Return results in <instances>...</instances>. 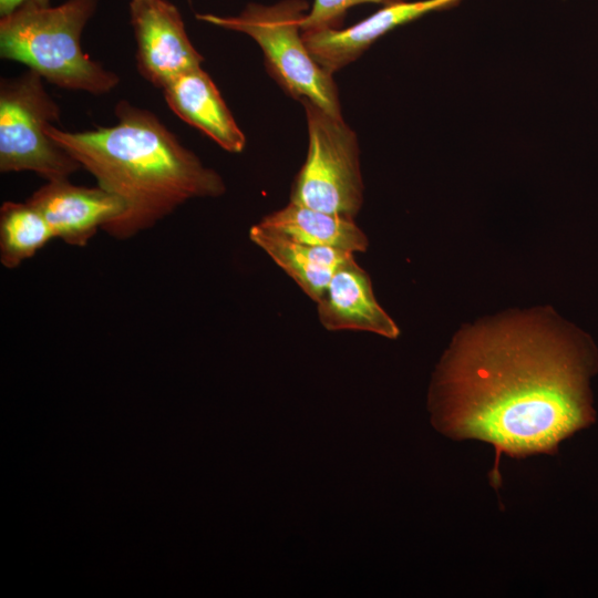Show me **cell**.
Segmentation results:
<instances>
[{
	"mask_svg": "<svg viewBox=\"0 0 598 598\" xmlns=\"http://www.w3.org/2000/svg\"><path fill=\"white\" fill-rule=\"evenodd\" d=\"M595 353L532 324L487 328L447 358L433 416L441 431L492 443L514 456L551 452L595 421Z\"/></svg>",
	"mask_w": 598,
	"mask_h": 598,
	"instance_id": "obj_1",
	"label": "cell"
},
{
	"mask_svg": "<svg viewBox=\"0 0 598 598\" xmlns=\"http://www.w3.org/2000/svg\"><path fill=\"white\" fill-rule=\"evenodd\" d=\"M114 113L117 122L111 126L82 132L48 128L100 187L125 203L124 215L103 229L109 235L131 238L189 199L225 193L220 175L205 166L152 111L122 100Z\"/></svg>",
	"mask_w": 598,
	"mask_h": 598,
	"instance_id": "obj_2",
	"label": "cell"
},
{
	"mask_svg": "<svg viewBox=\"0 0 598 598\" xmlns=\"http://www.w3.org/2000/svg\"><path fill=\"white\" fill-rule=\"evenodd\" d=\"M97 0H66L59 6L25 1L0 19V56L37 72L65 90L94 95L111 92L120 76L83 52L81 37Z\"/></svg>",
	"mask_w": 598,
	"mask_h": 598,
	"instance_id": "obj_3",
	"label": "cell"
},
{
	"mask_svg": "<svg viewBox=\"0 0 598 598\" xmlns=\"http://www.w3.org/2000/svg\"><path fill=\"white\" fill-rule=\"evenodd\" d=\"M310 7L306 0L248 3L236 16L197 13L196 19L250 37L260 47L269 74L290 96L342 117L332 74L316 62L302 39L301 23Z\"/></svg>",
	"mask_w": 598,
	"mask_h": 598,
	"instance_id": "obj_4",
	"label": "cell"
},
{
	"mask_svg": "<svg viewBox=\"0 0 598 598\" xmlns=\"http://www.w3.org/2000/svg\"><path fill=\"white\" fill-rule=\"evenodd\" d=\"M34 71L0 81V172H32L47 181L69 179L81 167L48 128L61 109Z\"/></svg>",
	"mask_w": 598,
	"mask_h": 598,
	"instance_id": "obj_5",
	"label": "cell"
},
{
	"mask_svg": "<svg viewBox=\"0 0 598 598\" xmlns=\"http://www.w3.org/2000/svg\"><path fill=\"white\" fill-rule=\"evenodd\" d=\"M308 153L291 187L290 202L352 218L363 200L360 150L355 133L317 104L302 100Z\"/></svg>",
	"mask_w": 598,
	"mask_h": 598,
	"instance_id": "obj_6",
	"label": "cell"
},
{
	"mask_svg": "<svg viewBox=\"0 0 598 598\" xmlns=\"http://www.w3.org/2000/svg\"><path fill=\"white\" fill-rule=\"evenodd\" d=\"M130 23L136 50V70L155 87L202 68L204 56L187 35L177 7L168 0H130Z\"/></svg>",
	"mask_w": 598,
	"mask_h": 598,
	"instance_id": "obj_7",
	"label": "cell"
},
{
	"mask_svg": "<svg viewBox=\"0 0 598 598\" xmlns=\"http://www.w3.org/2000/svg\"><path fill=\"white\" fill-rule=\"evenodd\" d=\"M45 218L54 238L83 247L97 229L120 219L125 203L100 187L78 186L69 179L48 181L28 199Z\"/></svg>",
	"mask_w": 598,
	"mask_h": 598,
	"instance_id": "obj_8",
	"label": "cell"
},
{
	"mask_svg": "<svg viewBox=\"0 0 598 598\" xmlns=\"http://www.w3.org/2000/svg\"><path fill=\"white\" fill-rule=\"evenodd\" d=\"M463 0L400 1L383 6L358 23L341 29L302 32L316 62L333 74L357 60L373 42L393 29L430 12L453 8Z\"/></svg>",
	"mask_w": 598,
	"mask_h": 598,
	"instance_id": "obj_9",
	"label": "cell"
},
{
	"mask_svg": "<svg viewBox=\"0 0 598 598\" xmlns=\"http://www.w3.org/2000/svg\"><path fill=\"white\" fill-rule=\"evenodd\" d=\"M317 303L321 324L331 331L360 330L396 338L399 329L378 303L369 275L353 255L332 275Z\"/></svg>",
	"mask_w": 598,
	"mask_h": 598,
	"instance_id": "obj_10",
	"label": "cell"
},
{
	"mask_svg": "<svg viewBox=\"0 0 598 598\" xmlns=\"http://www.w3.org/2000/svg\"><path fill=\"white\" fill-rule=\"evenodd\" d=\"M163 90L171 111L199 130L221 148L240 153L246 137L216 84L202 68L181 74Z\"/></svg>",
	"mask_w": 598,
	"mask_h": 598,
	"instance_id": "obj_11",
	"label": "cell"
},
{
	"mask_svg": "<svg viewBox=\"0 0 598 598\" xmlns=\"http://www.w3.org/2000/svg\"><path fill=\"white\" fill-rule=\"evenodd\" d=\"M249 238L315 302L324 293L337 268L353 255L297 241L259 223L250 228Z\"/></svg>",
	"mask_w": 598,
	"mask_h": 598,
	"instance_id": "obj_12",
	"label": "cell"
},
{
	"mask_svg": "<svg viewBox=\"0 0 598 598\" xmlns=\"http://www.w3.org/2000/svg\"><path fill=\"white\" fill-rule=\"evenodd\" d=\"M259 224L307 245L330 247L351 254L362 252L368 248L365 234L352 218L292 202L265 216Z\"/></svg>",
	"mask_w": 598,
	"mask_h": 598,
	"instance_id": "obj_13",
	"label": "cell"
},
{
	"mask_svg": "<svg viewBox=\"0 0 598 598\" xmlns=\"http://www.w3.org/2000/svg\"><path fill=\"white\" fill-rule=\"evenodd\" d=\"M53 231L42 214L28 200L6 202L0 209V261L8 269L31 258Z\"/></svg>",
	"mask_w": 598,
	"mask_h": 598,
	"instance_id": "obj_14",
	"label": "cell"
},
{
	"mask_svg": "<svg viewBox=\"0 0 598 598\" xmlns=\"http://www.w3.org/2000/svg\"><path fill=\"white\" fill-rule=\"evenodd\" d=\"M400 1L405 0H313L302 20L301 30L307 32L341 29L347 11L354 6L365 3L388 6Z\"/></svg>",
	"mask_w": 598,
	"mask_h": 598,
	"instance_id": "obj_15",
	"label": "cell"
},
{
	"mask_svg": "<svg viewBox=\"0 0 598 598\" xmlns=\"http://www.w3.org/2000/svg\"><path fill=\"white\" fill-rule=\"evenodd\" d=\"M25 1H33L42 6H50L51 0H0V16H6Z\"/></svg>",
	"mask_w": 598,
	"mask_h": 598,
	"instance_id": "obj_16",
	"label": "cell"
}]
</instances>
